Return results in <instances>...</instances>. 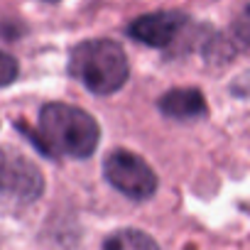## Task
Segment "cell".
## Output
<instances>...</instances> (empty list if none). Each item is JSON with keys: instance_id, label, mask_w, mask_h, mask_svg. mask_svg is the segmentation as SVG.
Masks as SVG:
<instances>
[{"instance_id": "obj_1", "label": "cell", "mask_w": 250, "mask_h": 250, "mask_svg": "<svg viewBox=\"0 0 250 250\" xmlns=\"http://www.w3.org/2000/svg\"><path fill=\"white\" fill-rule=\"evenodd\" d=\"M27 135L47 157L83 160L93 155L101 130L86 110L66 103H47L40 113V135L30 130Z\"/></svg>"}, {"instance_id": "obj_2", "label": "cell", "mask_w": 250, "mask_h": 250, "mask_svg": "<svg viewBox=\"0 0 250 250\" xmlns=\"http://www.w3.org/2000/svg\"><path fill=\"white\" fill-rule=\"evenodd\" d=\"M69 71L98 96L115 93L128 81L130 66L123 47L110 40H88L71 49Z\"/></svg>"}, {"instance_id": "obj_3", "label": "cell", "mask_w": 250, "mask_h": 250, "mask_svg": "<svg viewBox=\"0 0 250 250\" xmlns=\"http://www.w3.org/2000/svg\"><path fill=\"white\" fill-rule=\"evenodd\" d=\"M44 191V177L25 155L0 147V201L10 206H30Z\"/></svg>"}, {"instance_id": "obj_4", "label": "cell", "mask_w": 250, "mask_h": 250, "mask_svg": "<svg viewBox=\"0 0 250 250\" xmlns=\"http://www.w3.org/2000/svg\"><path fill=\"white\" fill-rule=\"evenodd\" d=\"M105 179L125 196L135 201H145L157 191V174L152 167L135 152L113 150L103 162Z\"/></svg>"}, {"instance_id": "obj_5", "label": "cell", "mask_w": 250, "mask_h": 250, "mask_svg": "<svg viewBox=\"0 0 250 250\" xmlns=\"http://www.w3.org/2000/svg\"><path fill=\"white\" fill-rule=\"evenodd\" d=\"M184 25H187V18L179 13H152V15H143L140 20H135L128 32L143 44L167 47L174 42V37L182 32Z\"/></svg>"}, {"instance_id": "obj_6", "label": "cell", "mask_w": 250, "mask_h": 250, "mask_svg": "<svg viewBox=\"0 0 250 250\" xmlns=\"http://www.w3.org/2000/svg\"><path fill=\"white\" fill-rule=\"evenodd\" d=\"M160 108L165 115L177 120H194L206 113V101L199 88H174L167 91L160 101Z\"/></svg>"}, {"instance_id": "obj_7", "label": "cell", "mask_w": 250, "mask_h": 250, "mask_svg": "<svg viewBox=\"0 0 250 250\" xmlns=\"http://www.w3.org/2000/svg\"><path fill=\"white\" fill-rule=\"evenodd\" d=\"M103 250H160V248L147 233L135 228H123L105 238Z\"/></svg>"}, {"instance_id": "obj_8", "label": "cell", "mask_w": 250, "mask_h": 250, "mask_svg": "<svg viewBox=\"0 0 250 250\" xmlns=\"http://www.w3.org/2000/svg\"><path fill=\"white\" fill-rule=\"evenodd\" d=\"M15 76H18V62H15L10 54L0 52V86L13 83Z\"/></svg>"}, {"instance_id": "obj_9", "label": "cell", "mask_w": 250, "mask_h": 250, "mask_svg": "<svg viewBox=\"0 0 250 250\" xmlns=\"http://www.w3.org/2000/svg\"><path fill=\"white\" fill-rule=\"evenodd\" d=\"M47 3H57V0H47Z\"/></svg>"}]
</instances>
